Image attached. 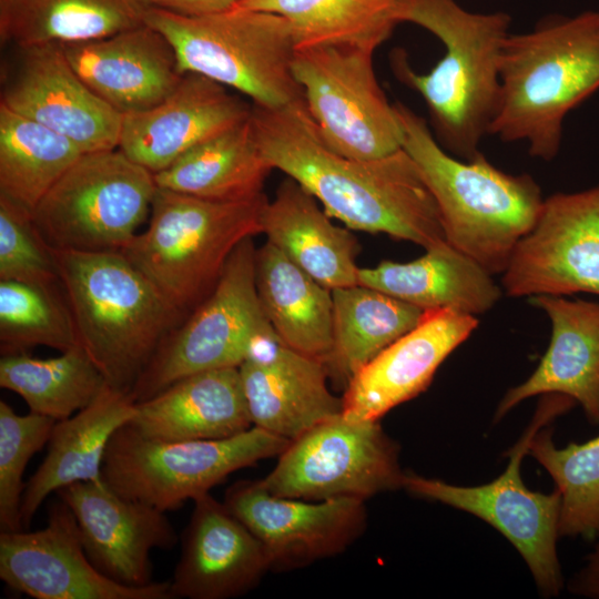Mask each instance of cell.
<instances>
[{
	"mask_svg": "<svg viewBox=\"0 0 599 599\" xmlns=\"http://www.w3.org/2000/svg\"><path fill=\"white\" fill-rule=\"evenodd\" d=\"M251 123L272 169L300 183L347 229L425 250L447 243L436 202L403 148L372 160L338 154L323 141L304 99L280 108L253 104Z\"/></svg>",
	"mask_w": 599,
	"mask_h": 599,
	"instance_id": "obj_1",
	"label": "cell"
},
{
	"mask_svg": "<svg viewBox=\"0 0 599 599\" xmlns=\"http://www.w3.org/2000/svg\"><path fill=\"white\" fill-rule=\"evenodd\" d=\"M396 19L433 33L444 54L428 73H418L397 50L392 55L395 77L423 97L441 143L457 158L474 159L497 112L510 17L471 12L455 0H398Z\"/></svg>",
	"mask_w": 599,
	"mask_h": 599,
	"instance_id": "obj_2",
	"label": "cell"
},
{
	"mask_svg": "<svg viewBox=\"0 0 599 599\" xmlns=\"http://www.w3.org/2000/svg\"><path fill=\"white\" fill-rule=\"evenodd\" d=\"M598 90L599 9L549 17L505 40L490 134L525 142L531 156L550 161L566 116Z\"/></svg>",
	"mask_w": 599,
	"mask_h": 599,
	"instance_id": "obj_3",
	"label": "cell"
},
{
	"mask_svg": "<svg viewBox=\"0 0 599 599\" xmlns=\"http://www.w3.org/2000/svg\"><path fill=\"white\" fill-rule=\"evenodd\" d=\"M394 105L402 148L436 202L447 242L489 274L502 273L538 220L540 186L529 174L497 169L483 153L470 160L448 154L426 120L402 102Z\"/></svg>",
	"mask_w": 599,
	"mask_h": 599,
	"instance_id": "obj_4",
	"label": "cell"
},
{
	"mask_svg": "<svg viewBox=\"0 0 599 599\" xmlns=\"http://www.w3.org/2000/svg\"><path fill=\"white\" fill-rule=\"evenodd\" d=\"M53 252L80 346L110 387L131 395L184 313L122 252Z\"/></svg>",
	"mask_w": 599,
	"mask_h": 599,
	"instance_id": "obj_5",
	"label": "cell"
},
{
	"mask_svg": "<svg viewBox=\"0 0 599 599\" xmlns=\"http://www.w3.org/2000/svg\"><path fill=\"white\" fill-rule=\"evenodd\" d=\"M265 194L213 201L156 187L149 224L121 251L184 314L212 292L237 245L261 233Z\"/></svg>",
	"mask_w": 599,
	"mask_h": 599,
	"instance_id": "obj_6",
	"label": "cell"
},
{
	"mask_svg": "<svg viewBox=\"0 0 599 599\" xmlns=\"http://www.w3.org/2000/svg\"><path fill=\"white\" fill-rule=\"evenodd\" d=\"M144 23L170 41L183 74L204 75L264 108L304 99L293 73L294 32L277 13L236 4L221 12L189 17L150 8Z\"/></svg>",
	"mask_w": 599,
	"mask_h": 599,
	"instance_id": "obj_7",
	"label": "cell"
},
{
	"mask_svg": "<svg viewBox=\"0 0 599 599\" xmlns=\"http://www.w3.org/2000/svg\"><path fill=\"white\" fill-rule=\"evenodd\" d=\"M156 187L154 174L119 148L82 153L32 220L53 251L121 252L150 216Z\"/></svg>",
	"mask_w": 599,
	"mask_h": 599,
	"instance_id": "obj_8",
	"label": "cell"
},
{
	"mask_svg": "<svg viewBox=\"0 0 599 599\" xmlns=\"http://www.w3.org/2000/svg\"><path fill=\"white\" fill-rule=\"evenodd\" d=\"M288 444L255 426L224 439L156 440L126 423L108 444L101 476L123 497L174 510L210 493L229 475L280 456Z\"/></svg>",
	"mask_w": 599,
	"mask_h": 599,
	"instance_id": "obj_9",
	"label": "cell"
},
{
	"mask_svg": "<svg viewBox=\"0 0 599 599\" xmlns=\"http://www.w3.org/2000/svg\"><path fill=\"white\" fill-rule=\"evenodd\" d=\"M568 396L550 394L520 439L507 453L506 469L479 486H456L443 480L405 474L403 488L410 494L469 512L497 529L518 550L544 595L562 588L556 542L559 537L560 494L532 491L520 476V465L534 436L573 405Z\"/></svg>",
	"mask_w": 599,
	"mask_h": 599,
	"instance_id": "obj_10",
	"label": "cell"
},
{
	"mask_svg": "<svg viewBox=\"0 0 599 599\" xmlns=\"http://www.w3.org/2000/svg\"><path fill=\"white\" fill-rule=\"evenodd\" d=\"M256 247L241 242L209 296L163 341L135 383V403L201 370L238 367L253 339L272 328L257 295Z\"/></svg>",
	"mask_w": 599,
	"mask_h": 599,
	"instance_id": "obj_11",
	"label": "cell"
},
{
	"mask_svg": "<svg viewBox=\"0 0 599 599\" xmlns=\"http://www.w3.org/2000/svg\"><path fill=\"white\" fill-rule=\"evenodd\" d=\"M374 50L343 45L296 49L293 73L325 144L338 154L378 159L402 149L394 103L382 90Z\"/></svg>",
	"mask_w": 599,
	"mask_h": 599,
	"instance_id": "obj_12",
	"label": "cell"
},
{
	"mask_svg": "<svg viewBox=\"0 0 599 599\" xmlns=\"http://www.w3.org/2000/svg\"><path fill=\"white\" fill-rule=\"evenodd\" d=\"M278 457L260 479L275 496L366 500L403 488L398 445L379 420H353L339 413L291 440Z\"/></svg>",
	"mask_w": 599,
	"mask_h": 599,
	"instance_id": "obj_13",
	"label": "cell"
},
{
	"mask_svg": "<svg viewBox=\"0 0 599 599\" xmlns=\"http://www.w3.org/2000/svg\"><path fill=\"white\" fill-rule=\"evenodd\" d=\"M509 296L599 295V184L544 200L502 272Z\"/></svg>",
	"mask_w": 599,
	"mask_h": 599,
	"instance_id": "obj_14",
	"label": "cell"
},
{
	"mask_svg": "<svg viewBox=\"0 0 599 599\" xmlns=\"http://www.w3.org/2000/svg\"><path fill=\"white\" fill-rule=\"evenodd\" d=\"M0 579L37 599H171L170 581L128 586L89 559L78 522L60 498L34 531H1Z\"/></svg>",
	"mask_w": 599,
	"mask_h": 599,
	"instance_id": "obj_15",
	"label": "cell"
},
{
	"mask_svg": "<svg viewBox=\"0 0 599 599\" xmlns=\"http://www.w3.org/2000/svg\"><path fill=\"white\" fill-rule=\"evenodd\" d=\"M223 502L260 540L275 571L300 569L344 552L367 525L365 500L280 497L260 480L233 484Z\"/></svg>",
	"mask_w": 599,
	"mask_h": 599,
	"instance_id": "obj_16",
	"label": "cell"
},
{
	"mask_svg": "<svg viewBox=\"0 0 599 599\" xmlns=\"http://www.w3.org/2000/svg\"><path fill=\"white\" fill-rule=\"evenodd\" d=\"M21 49L1 103L68 138L82 153L118 149L123 114L82 81L62 45Z\"/></svg>",
	"mask_w": 599,
	"mask_h": 599,
	"instance_id": "obj_17",
	"label": "cell"
},
{
	"mask_svg": "<svg viewBox=\"0 0 599 599\" xmlns=\"http://www.w3.org/2000/svg\"><path fill=\"white\" fill-rule=\"evenodd\" d=\"M55 494L71 509L91 562L114 581L151 583V551L177 542L165 511L116 494L103 479L73 483Z\"/></svg>",
	"mask_w": 599,
	"mask_h": 599,
	"instance_id": "obj_18",
	"label": "cell"
},
{
	"mask_svg": "<svg viewBox=\"0 0 599 599\" xmlns=\"http://www.w3.org/2000/svg\"><path fill=\"white\" fill-rule=\"evenodd\" d=\"M238 372L253 426L290 441L342 413L324 362L292 348L273 328L253 339Z\"/></svg>",
	"mask_w": 599,
	"mask_h": 599,
	"instance_id": "obj_19",
	"label": "cell"
},
{
	"mask_svg": "<svg viewBox=\"0 0 599 599\" xmlns=\"http://www.w3.org/2000/svg\"><path fill=\"white\" fill-rule=\"evenodd\" d=\"M475 315L451 308L424 312L419 323L364 365L347 383L342 414L379 420L418 396L446 357L477 327Z\"/></svg>",
	"mask_w": 599,
	"mask_h": 599,
	"instance_id": "obj_20",
	"label": "cell"
},
{
	"mask_svg": "<svg viewBox=\"0 0 599 599\" xmlns=\"http://www.w3.org/2000/svg\"><path fill=\"white\" fill-rule=\"evenodd\" d=\"M252 106L227 88L197 73H184L154 106L123 114L119 149L156 174L202 142L250 118Z\"/></svg>",
	"mask_w": 599,
	"mask_h": 599,
	"instance_id": "obj_21",
	"label": "cell"
},
{
	"mask_svg": "<svg viewBox=\"0 0 599 599\" xmlns=\"http://www.w3.org/2000/svg\"><path fill=\"white\" fill-rule=\"evenodd\" d=\"M193 501L170 581L172 597L230 599L245 595L271 570L263 545L210 493Z\"/></svg>",
	"mask_w": 599,
	"mask_h": 599,
	"instance_id": "obj_22",
	"label": "cell"
},
{
	"mask_svg": "<svg viewBox=\"0 0 599 599\" xmlns=\"http://www.w3.org/2000/svg\"><path fill=\"white\" fill-rule=\"evenodd\" d=\"M61 45L82 81L122 114L160 103L183 77L173 45L146 23L105 38Z\"/></svg>",
	"mask_w": 599,
	"mask_h": 599,
	"instance_id": "obj_23",
	"label": "cell"
},
{
	"mask_svg": "<svg viewBox=\"0 0 599 599\" xmlns=\"http://www.w3.org/2000/svg\"><path fill=\"white\" fill-rule=\"evenodd\" d=\"M530 304L549 316L550 344L531 376L504 396L496 419L529 397L559 394L579 403L586 417L599 424V303L535 295Z\"/></svg>",
	"mask_w": 599,
	"mask_h": 599,
	"instance_id": "obj_24",
	"label": "cell"
},
{
	"mask_svg": "<svg viewBox=\"0 0 599 599\" xmlns=\"http://www.w3.org/2000/svg\"><path fill=\"white\" fill-rule=\"evenodd\" d=\"M128 425L144 437L166 441L224 439L253 427L238 367L206 369L177 379L135 403Z\"/></svg>",
	"mask_w": 599,
	"mask_h": 599,
	"instance_id": "obj_25",
	"label": "cell"
},
{
	"mask_svg": "<svg viewBox=\"0 0 599 599\" xmlns=\"http://www.w3.org/2000/svg\"><path fill=\"white\" fill-rule=\"evenodd\" d=\"M331 219L308 191L287 177L263 209L261 233L329 290L358 284L357 240Z\"/></svg>",
	"mask_w": 599,
	"mask_h": 599,
	"instance_id": "obj_26",
	"label": "cell"
},
{
	"mask_svg": "<svg viewBox=\"0 0 599 599\" xmlns=\"http://www.w3.org/2000/svg\"><path fill=\"white\" fill-rule=\"evenodd\" d=\"M134 414L132 396L106 385L90 405L55 422L48 453L26 483L20 510L22 528L29 527L50 494L73 483L102 480L108 444Z\"/></svg>",
	"mask_w": 599,
	"mask_h": 599,
	"instance_id": "obj_27",
	"label": "cell"
},
{
	"mask_svg": "<svg viewBox=\"0 0 599 599\" xmlns=\"http://www.w3.org/2000/svg\"><path fill=\"white\" fill-rule=\"evenodd\" d=\"M358 284L424 311L451 308L471 315L490 309L501 294L491 274L448 242L412 262L359 267Z\"/></svg>",
	"mask_w": 599,
	"mask_h": 599,
	"instance_id": "obj_28",
	"label": "cell"
},
{
	"mask_svg": "<svg viewBox=\"0 0 599 599\" xmlns=\"http://www.w3.org/2000/svg\"><path fill=\"white\" fill-rule=\"evenodd\" d=\"M255 280L262 311L276 335L325 362L332 349V290L267 241L256 250Z\"/></svg>",
	"mask_w": 599,
	"mask_h": 599,
	"instance_id": "obj_29",
	"label": "cell"
},
{
	"mask_svg": "<svg viewBox=\"0 0 599 599\" xmlns=\"http://www.w3.org/2000/svg\"><path fill=\"white\" fill-rule=\"evenodd\" d=\"M272 166L255 140L251 115L194 146L154 174L156 186L213 200L241 201L263 194Z\"/></svg>",
	"mask_w": 599,
	"mask_h": 599,
	"instance_id": "obj_30",
	"label": "cell"
},
{
	"mask_svg": "<svg viewBox=\"0 0 599 599\" xmlns=\"http://www.w3.org/2000/svg\"><path fill=\"white\" fill-rule=\"evenodd\" d=\"M328 375L346 387L369 361L414 328L424 309L361 284L332 290Z\"/></svg>",
	"mask_w": 599,
	"mask_h": 599,
	"instance_id": "obj_31",
	"label": "cell"
},
{
	"mask_svg": "<svg viewBox=\"0 0 599 599\" xmlns=\"http://www.w3.org/2000/svg\"><path fill=\"white\" fill-rule=\"evenodd\" d=\"M146 0H13L0 9L3 40L21 48L105 38L144 23Z\"/></svg>",
	"mask_w": 599,
	"mask_h": 599,
	"instance_id": "obj_32",
	"label": "cell"
},
{
	"mask_svg": "<svg viewBox=\"0 0 599 599\" xmlns=\"http://www.w3.org/2000/svg\"><path fill=\"white\" fill-rule=\"evenodd\" d=\"M82 151L0 103V195L31 213Z\"/></svg>",
	"mask_w": 599,
	"mask_h": 599,
	"instance_id": "obj_33",
	"label": "cell"
},
{
	"mask_svg": "<svg viewBox=\"0 0 599 599\" xmlns=\"http://www.w3.org/2000/svg\"><path fill=\"white\" fill-rule=\"evenodd\" d=\"M398 0H240L243 8L284 17L296 49L343 45L376 50L394 27Z\"/></svg>",
	"mask_w": 599,
	"mask_h": 599,
	"instance_id": "obj_34",
	"label": "cell"
},
{
	"mask_svg": "<svg viewBox=\"0 0 599 599\" xmlns=\"http://www.w3.org/2000/svg\"><path fill=\"white\" fill-rule=\"evenodd\" d=\"M106 385L80 345L57 357L37 358L21 352L0 359V386L21 396L31 413L55 422L90 405Z\"/></svg>",
	"mask_w": 599,
	"mask_h": 599,
	"instance_id": "obj_35",
	"label": "cell"
},
{
	"mask_svg": "<svg viewBox=\"0 0 599 599\" xmlns=\"http://www.w3.org/2000/svg\"><path fill=\"white\" fill-rule=\"evenodd\" d=\"M61 283L42 285L0 281L1 354L47 346L67 352L79 346Z\"/></svg>",
	"mask_w": 599,
	"mask_h": 599,
	"instance_id": "obj_36",
	"label": "cell"
},
{
	"mask_svg": "<svg viewBox=\"0 0 599 599\" xmlns=\"http://www.w3.org/2000/svg\"><path fill=\"white\" fill-rule=\"evenodd\" d=\"M549 427L531 439L532 456L552 477L560 494L559 536L595 539L599 526V435L557 448Z\"/></svg>",
	"mask_w": 599,
	"mask_h": 599,
	"instance_id": "obj_37",
	"label": "cell"
},
{
	"mask_svg": "<svg viewBox=\"0 0 599 599\" xmlns=\"http://www.w3.org/2000/svg\"><path fill=\"white\" fill-rule=\"evenodd\" d=\"M55 420L35 413L17 414L0 400V528L21 530L23 473L30 458L48 444Z\"/></svg>",
	"mask_w": 599,
	"mask_h": 599,
	"instance_id": "obj_38",
	"label": "cell"
},
{
	"mask_svg": "<svg viewBox=\"0 0 599 599\" xmlns=\"http://www.w3.org/2000/svg\"><path fill=\"white\" fill-rule=\"evenodd\" d=\"M0 281L60 282L54 252L38 232L32 213L1 195Z\"/></svg>",
	"mask_w": 599,
	"mask_h": 599,
	"instance_id": "obj_39",
	"label": "cell"
},
{
	"mask_svg": "<svg viewBox=\"0 0 599 599\" xmlns=\"http://www.w3.org/2000/svg\"><path fill=\"white\" fill-rule=\"evenodd\" d=\"M151 8L171 11L182 16H206L236 6L238 0H146Z\"/></svg>",
	"mask_w": 599,
	"mask_h": 599,
	"instance_id": "obj_40",
	"label": "cell"
},
{
	"mask_svg": "<svg viewBox=\"0 0 599 599\" xmlns=\"http://www.w3.org/2000/svg\"><path fill=\"white\" fill-rule=\"evenodd\" d=\"M595 539L597 542L593 551L570 582L571 592L590 598H599V526Z\"/></svg>",
	"mask_w": 599,
	"mask_h": 599,
	"instance_id": "obj_41",
	"label": "cell"
},
{
	"mask_svg": "<svg viewBox=\"0 0 599 599\" xmlns=\"http://www.w3.org/2000/svg\"><path fill=\"white\" fill-rule=\"evenodd\" d=\"M13 0H0V9L7 7Z\"/></svg>",
	"mask_w": 599,
	"mask_h": 599,
	"instance_id": "obj_42",
	"label": "cell"
},
{
	"mask_svg": "<svg viewBox=\"0 0 599 599\" xmlns=\"http://www.w3.org/2000/svg\"><path fill=\"white\" fill-rule=\"evenodd\" d=\"M240 1V0H238Z\"/></svg>",
	"mask_w": 599,
	"mask_h": 599,
	"instance_id": "obj_43",
	"label": "cell"
}]
</instances>
